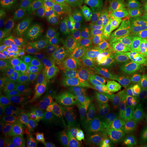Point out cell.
Returning <instances> with one entry per match:
<instances>
[{"instance_id":"obj_22","label":"cell","mask_w":147,"mask_h":147,"mask_svg":"<svg viewBox=\"0 0 147 147\" xmlns=\"http://www.w3.org/2000/svg\"><path fill=\"white\" fill-rule=\"evenodd\" d=\"M135 146L136 147H147V131L142 134Z\"/></svg>"},{"instance_id":"obj_9","label":"cell","mask_w":147,"mask_h":147,"mask_svg":"<svg viewBox=\"0 0 147 147\" xmlns=\"http://www.w3.org/2000/svg\"><path fill=\"white\" fill-rule=\"evenodd\" d=\"M101 0H63L58 16L59 25L81 26Z\"/></svg>"},{"instance_id":"obj_17","label":"cell","mask_w":147,"mask_h":147,"mask_svg":"<svg viewBox=\"0 0 147 147\" xmlns=\"http://www.w3.org/2000/svg\"><path fill=\"white\" fill-rule=\"evenodd\" d=\"M17 44L14 32L9 28H2L0 31V49Z\"/></svg>"},{"instance_id":"obj_11","label":"cell","mask_w":147,"mask_h":147,"mask_svg":"<svg viewBox=\"0 0 147 147\" xmlns=\"http://www.w3.org/2000/svg\"><path fill=\"white\" fill-rule=\"evenodd\" d=\"M0 9L3 17L11 24H26L34 16L26 0H1Z\"/></svg>"},{"instance_id":"obj_5","label":"cell","mask_w":147,"mask_h":147,"mask_svg":"<svg viewBox=\"0 0 147 147\" xmlns=\"http://www.w3.org/2000/svg\"><path fill=\"white\" fill-rule=\"evenodd\" d=\"M129 0H105L97 6L89 17L81 26L87 34L92 32L102 36L129 15Z\"/></svg>"},{"instance_id":"obj_1","label":"cell","mask_w":147,"mask_h":147,"mask_svg":"<svg viewBox=\"0 0 147 147\" xmlns=\"http://www.w3.org/2000/svg\"><path fill=\"white\" fill-rule=\"evenodd\" d=\"M131 95L127 79L115 71L98 74L71 101L70 110L79 120L98 123L113 115Z\"/></svg>"},{"instance_id":"obj_14","label":"cell","mask_w":147,"mask_h":147,"mask_svg":"<svg viewBox=\"0 0 147 147\" xmlns=\"http://www.w3.org/2000/svg\"><path fill=\"white\" fill-rule=\"evenodd\" d=\"M35 147H62L64 143L58 142L44 131H40L34 135L31 139Z\"/></svg>"},{"instance_id":"obj_28","label":"cell","mask_w":147,"mask_h":147,"mask_svg":"<svg viewBox=\"0 0 147 147\" xmlns=\"http://www.w3.org/2000/svg\"><path fill=\"white\" fill-rule=\"evenodd\" d=\"M129 1H130V0H129Z\"/></svg>"},{"instance_id":"obj_26","label":"cell","mask_w":147,"mask_h":147,"mask_svg":"<svg viewBox=\"0 0 147 147\" xmlns=\"http://www.w3.org/2000/svg\"><path fill=\"white\" fill-rule=\"evenodd\" d=\"M62 147H75V146H74V145L72 144V143H67V144L64 145Z\"/></svg>"},{"instance_id":"obj_4","label":"cell","mask_w":147,"mask_h":147,"mask_svg":"<svg viewBox=\"0 0 147 147\" xmlns=\"http://www.w3.org/2000/svg\"><path fill=\"white\" fill-rule=\"evenodd\" d=\"M41 59L37 54H29L17 65L14 85L9 92L16 102L18 110L28 104L34 90L42 82L44 68Z\"/></svg>"},{"instance_id":"obj_25","label":"cell","mask_w":147,"mask_h":147,"mask_svg":"<svg viewBox=\"0 0 147 147\" xmlns=\"http://www.w3.org/2000/svg\"><path fill=\"white\" fill-rule=\"evenodd\" d=\"M131 5L133 4H140V3H147V0H130Z\"/></svg>"},{"instance_id":"obj_13","label":"cell","mask_w":147,"mask_h":147,"mask_svg":"<svg viewBox=\"0 0 147 147\" xmlns=\"http://www.w3.org/2000/svg\"><path fill=\"white\" fill-rule=\"evenodd\" d=\"M18 110L16 102L10 92L1 90L0 92V121L1 126L7 120L10 116Z\"/></svg>"},{"instance_id":"obj_6","label":"cell","mask_w":147,"mask_h":147,"mask_svg":"<svg viewBox=\"0 0 147 147\" xmlns=\"http://www.w3.org/2000/svg\"><path fill=\"white\" fill-rule=\"evenodd\" d=\"M81 26L58 25L47 33L42 39L40 57L47 63H53L67 56L79 39Z\"/></svg>"},{"instance_id":"obj_8","label":"cell","mask_w":147,"mask_h":147,"mask_svg":"<svg viewBox=\"0 0 147 147\" xmlns=\"http://www.w3.org/2000/svg\"><path fill=\"white\" fill-rule=\"evenodd\" d=\"M42 112L36 107L28 109L6 121V128L23 140H30L34 134L43 131L41 122Z\"/></svg>"},{"instance_id":"obj_15","label":"cell","mask_w":147,"mask_h":147,"mask_svg":"<svg viewBox=\"0 0 147 147\" xmlns=\"http://www.w3.org/2000/svg\"><path fill=\"white\" fill-rule=\"evenodd\" d=\"M135 117L142 120L147 119V81L144 84L137 99V105L134 109Z\"/></svg>"},{"instance_id":"obj_3","label":"cell","mask_w":147,"mask_h":147,"mask_svg":"<svg viewBox=\"0 0 147 147\" xmlns=\"http://www.w3.org/2000/svg\"><path fill=\"white\" fill-rule=\"evenodd\" d=\"M146 131V121L137 117L123 119L100 126L86 127V132L91 137L112 147L134 146Z\"/></svg>"},{"instance_id":"obj_10","label":"cell","mask_w":147,"mask_h":147,"mask_svg":"<svg viewBox=\"0 0 147 147\" xmlns=\"http://www.w3.org/2000/svg\"><path fill=\"white\" fill-rule=\"evenodd\" d=\"M135 36L132 21L128 15L110 30V43L116 51L127 54L135 49Z\"/></svg>"},{"instance_id":"obj_23","label":"cell","mask_w":147,"mask_h":147,"mask_svg":"<svg viewBox=\"0 0 147 147\" xmlns=\"http://www.w3.org/2000/svg\"><path fill=\"white\" fill-rule=\"evenodd\" d=\"M17 147H35L34 146V144L32 141L30 140H24L23 142H21V144L18 146Z\"/></svg>"},{"instance_id":"obj_19","label":"cell","mask_w":147,"mask_h":147,"mask_svg":"<svg viewBox=\"0 0 147 147\" xmlns=\"http://www.w3.org/2000/svg\"><path fill=\"white\" fill-rule=\"evenodd\" d=\"M24 140L13 133L2 135L0 139V147H17Z\"/></svg>"},{"instance_id":"obj_16","label":"cell","mask_w":147,"mask_h":147,"mask_svg":"<svg viewBox=\"0 0 147 147\" xmlns=\"http://www.w3.org/2000/svg\"><path fill=\"white\" fill-rule=\"evenodd\" d=\"M75 147H112L88 135L86 131L75 141Z\"/></svg>"},{"instance_id":"obj_20","label":"cell","mask_w":147,"mask_h":147,"mask_svg":"<svg viewBox=\"0 0 147 147\" xmlns=\"http://www.w3.org/2000/svg\"><path fill=\"white\" fill-rule=\"evenodd\" d=\"M32 12L34 15L39 14L47 9L50 0H26Z\"/></svg>"},{"instance_id":"obj_27","label":"cell","mask_w":147,"mask_h":147,"mask_svg":"<svg viewBox=\"0 0 147 147\" xmlns=\"http://www.w3.org/2000/svg\"><path fill=\"white\" fill-rule=\"evenodd\" d=\"M145 121H146V127H147V119H146V120H145Z\"/></svg>"},{"instance_id":"obj_12","label":"cell","mask_w":147,"mask_h":147,"mask_svg":"<svg viewBox=\"0 0 147 147\" xmlns=\"http://www.w3.org/2000/svg\"><path fill=\"white\" fill-rule=\"evenodd\" d=\"M18 44L0 49V81L5 84L15 75L17 63Z\"/></svg>"},{"instance_id":"obj_21","label":"cell","mask_w":147,"mask_h":147,"mask_svg":"<svg viewBox=\"0 0 147 147\" xmlns=\"http://www.w3.org/2000/svg\"><path fill=\"white\" fill-rule=\"evenodd\" d=\"M135 50L140 53L147 51V33L142 35H136L134 40Z\"/></svg>"},{"instance_id":"obj_2","label":"cell","mask_w":147,"mask_h":147,"mask_svg":"<svg viewBox=\"0 0 147 147\" xmlns=\"http://www.w3.org/2000/svg\"><path fill=\"white\" fill-rule=\"evenodd\" d=\"M97 56L90 51L76 54L51 74L44 94L54 107L64 108L71 102L87 83L96 63Z\"/></svg>"},{"instance_id":"obj_18","label":"cell","mask_w":147,"mask_h":147,"mask_svg":"<svg viewBox=\"0 0 147 147\" xmlns=\"http://www.w3.org/2000/svg\"><path fill=\"white\" fill-rule=\"evenodd\" d=\"M129 16L131 18H137L147 21V3L133 4L130 6Z\"/></svg>"},{"instance_id":"obj_24","label":"cell","mask_w":147,"mask_h":147,"mask_svg":"<svg viewBox=\"0 0 147 147\" xmlns=\"http://www.w3.org/2000/svg\"><path fill=\"white\" fill-rule=\"evenodd\" d=\"M141 61L142 65L147 69V51L141 53Z\"/></svg>"},{"instance_id":"obj_7","label":"cell","mask_w":147,"mask_h":147,"mask_svg":"<svg viewBox=\"0 0 147 147\" xmlns=\"http://www.w3.org/2000/svg\"><path fill=\"white\" fill-rule=\"evenodd\" d=\"M41 122L43 131L64 144L75 142L86 131V128L83 129L80 123L65 112H43Z\"/></svg>"}]
</instances>
